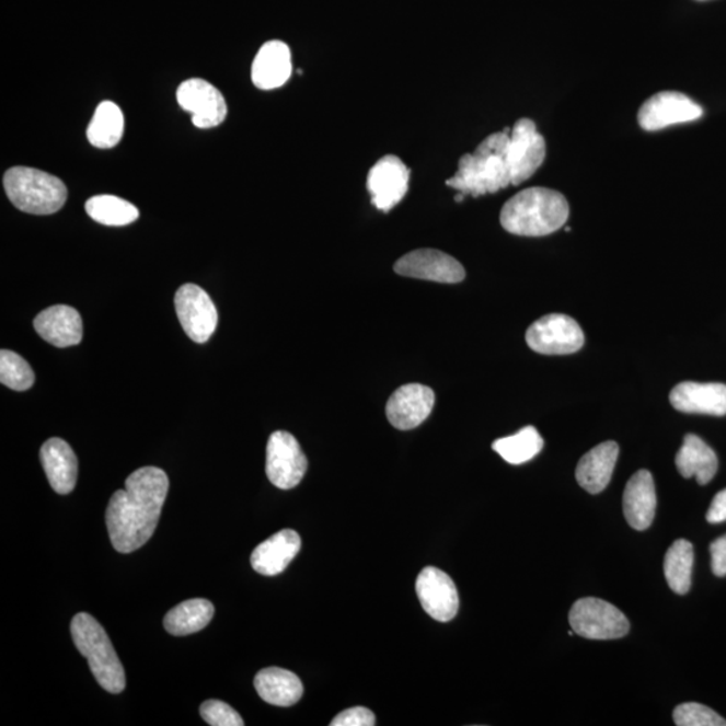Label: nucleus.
Here are the masks:
<instances>
[{
	"mask_svg": "<svg viewBox=\"0 0 726 726\" xmlns=\"http://www.w3.org/2000/svg\"><path fill=\"white\" fill-rule=\"evenodd\" d=\"M584 333L574 318L563 314L542 316L528 329L531 350L545 356H566L584 346Z\"/></svg>",
	"mask_w": 726,
	"mask_h": 726,
	"instance_id": "0eeeda50",
	"label": "nucleus"
},
{
	"mask_svg": "<svg viewBox=\"0 0 726 726\" xmlns=\"http://www.w3.org/2000/svg\"><path fill=\"white\" fill-rule=\"evenodd\" d=\"M712 571L717 577L726 576V535L719 537L711 545Z\"/></svg>",
	"mask_w": 726,
	"mask_h": 726,
	"instance_id": "f704fd0d",
	"label": "nucleus"
},
{
	"mask_svg": "<svg viewBox=\"0 0 726 726\" xmlns=\"http://www.w3.org/2000/svg\"><path fill=\"white\" fill-rule=\"evenodd\" d=\"M291 73V51L281 41L264 44L252 64L253 84L262 91H273L285 85Z\"/></svg>",
	"mask_w": 726,
	"mask_h": 726,
	"instance_id": "412c9836",
	"label": "nucleus"
},
{
	"mask_svg": "<svg viewBox=\"0 0 726 726\" xmlns=\"http://www.w3.org/2000/svg\"><path fill=\"white\" fill-rule=\"evenodd\" d=\"M706 521L713 525L726 521V488L714 497L707 510Z\"/></svg>",
	"mask_w": 726,
	"mask_h": 726,
	"instance_id": "c9c22d12",
	"label": "nucleus"
},
{
	"mask_svg": "<svg viewBox=\"0 0 726 726\" xmlns=\"http://www.w3.org/2000/svg\"><path fill=\"white\" fill-rule=\"evenodd\" d=\"M418 600L435 621L447 623L457 616L459 610V594L452 578L445 572L427 566L420 572L416 580Z\"/></svg>",
	"mask_w": 726,
	"mask_h": 726,
	"instance_id": "ddd939ff",
	"label": "nucleus"
},
{
	"mask_svg": "<svg viewBox=\"0 0 726 726\" xmlns=\"http://www.w3.org/2000/svg\"><path fill=\"white\" fill-rule=\"evenodd\" d=\"M678 726H726V722L716 712L696 702H688L676 707L672 714Z\"/></svg>",
	"mask_w": 726,
	"mask_h": 726,
	"instance_id": "2f4dec72",
	"label": "nucleus"
},
{
	"mask_svg": "<svg viewBox=\"0 0 726 726\" xmlns=\"http://www.w3.org/2000/svg\"><path fill=\"white\" fill-rule=\"evenodd\" d=\"M410 170L400 158L387 155L370 169L368 192L371 203L381 211L397 206L408 192Z\"/></svg>",
	"mask_w": 726,
	"mask_h": 726,
	"instance_id": "2eb2a0df",
	"label": "nucleus"
},
{
	"mask_svg": "<svg viewBox=\"0 0 726 726\" xmlns=\"http://www.w3.org/2000/svg\"><path fill=\"white\" fill-rule=\"evenodd\" d=\"M332 726H374L376 717L368 707L357 706L342 712L336 716Z\"/></svg>",
	"mask_w": 726,
	"mask_h": 726,
	"instance_id": "72a5a7b5",
	"label": "nucleus"
},
{
	"mask_svg": "<svg viewBox=\"0 0 726 726\" xmlns=\"http://www.w3.org/2000/svg\"><path fill=\"white\" fill-rule=\"evenodd\" d=\"M47 481L57 494L73 492L79 475V460L67 441L53 438L44 442L39 452Z\"/></svg>",
	"mask_w": 726,
	"mask_h": 726,
	"instance_id": "aec40b11",
	"label": "nucleus"
},
{
	"mask_svg": "<svg viewBox=\"0 0 726 726\" xmlns=\"http://www.w3.org/2000/svg\"><path fill=\"white\" fill-rule=\"evenodd\" d=\"M34 327L41 338L56 347L76 346L82 341V319L73 307H49L34 319Z\"/></svg>",
	"mask_w": 726,
	"mask_h": 726,
	"instance_id": "a211bd4d",
	"label": "nucleus"
},
{
	"mask_svg": "<svg viewBox=\"0 0 726 726\" xmlns=\"http://www.w3.org/2000/svg\"><path fill=\"white\" fill-rule=\"evenodd\" d=\"M70 633L100 687L112 694L122 693L126 689V672L103 625L90 613L80 612L70 624Z\"/></svg>",
	"mask_w": 726,
	"mask_h": 726,
	"instance_id": "20e7f679",
	"label": "nucleus"
},
{
	"mask_svg": "<svg viewBox=\"0 0 726 726\" xmlns=\"http://www.w3.org/2000/svg\"><path fill=\"white\" fill-rule=\"evenodd\" d=\"M701 105L680 92H659L646 100L637 112V122L645 131H659L676 124L701 119Z\"/></svg>",
	"mask_w": 726,
	"mask_h": 726,
	"instance_id": "9d476101",
	"label": "nucleus"
},
{
	"mask_svg": "<svg viewBox=\"0 0 726 726\" xmlns=\"http://www.w3.org/2000/svg\"><path fill=\"white\" fill-rule=\"evenodd\" d=\"M619 457L615 441H606L584 454L576 469V480L590 494H599L610 484Z\"/></svg>",
	"mask_w": 726,
	"mask_h": 726,
	"instance_id": "5701e85b",
	"label": "nucleus"
},
{
	"mask_svg": "<svg viewBox=\"0 0 726 726\" xmlns=\"http://www.w3.org/2000/svg\"><path fill=\"white\" fill-rule=\"evenodd\" d=\"M676 465L683 477H695L700 484L710 483L718 470V458L699 436H684L681 450L676 457Z\"/></svg>",
	"mask_w": 726,
	"mask_h": 726,
	"instance_id": "393cba45",
	"label": "nucleus"
},
{
	"mask_svg": "<svg viewBox=\"0 0 726 726\" xmlns=\"http://www.w3.org/2000/svg\"><path fill=\"white\" fill-rule=\"evenodd\" d=\"M3 185L11 204L28 215H55L68 199V188L60 178L32 168L5 171Z\"/></svg>",
	"mask_w": 726,
	"mask_h": 726,
	"instance_id": "39448f33",
	"label": "nucleus"
},
{
	"mask_svg": "<svg viewBox=\"0 0 726 726\" xmlns=\"http://www.w3.org/2000/svg\"><path fill=\"white\" fill-rule=\"evenodd\" d=\"M574 633L587 639H619L629 634L630 622L621 610L604 600L586 598L577 600L569 612Z\"/></svg>",
	"mask_w": 726,
	"mask_h": 726,
	"instance_id": "423d86ee",
	"label": "nucleus"
},
{
	"mask_svg": "<svg viewBox=\"0 0 726 726\" xmlns=\"http://www.w3.org/2000/svg\"><path fill=\"white\" fill-rule=\"evenodd\" d=\"M309 462L297 439L286 430H276L268 440L265 471L277 488L291 489L302 482Z\"/></svg>",
	"mask_w": 726,
	"mask_h": 726,
	"instance_id": "6e6552de",
	"label": "nucleus"
},
{
	"mask_svg": "<svg viewBox=\"0 0 726 726\" xmlns=\"http://www.w3.org/2000/svg\"><path fill=\"white\" fill-rule=\"evenodd\" d=\"M510 129L489 135L475 152L460 158L457 174L446 182L447 186L472 197L515 186L509 158Z\"/></svg>",
	"mask_w": 726,
	"mask_h": 726,
	"instance_id": "f03ea898",
	"label": "nucleus"
},
{
	"mask_svg": "<svg viewBox=\"0 0 726 726\" xmlns=\"http://www.w3.org/2000/svg\"><path fill=\"white\" fill-rule=\"evenodd\" d=\"M300 548H302V540L297 531L281 530L253 551L252 568L264 576L279 575L298 556Z\"/></svg>",
	"mask_w": 726,
	"mask_h": 726,
	"instance_id": "4be33fe9",
	"label": "nucleus"
},
{
	"mask_svg": "<svg viewBox=\"0 0 726 726\" xmlns=\"http://www.w3.org/2000/svg\"><path fill=\"white\" fill-rule=\"evenodd\" d=\"M395 274L413 279L448 283L454 285L464 280L463 265L445 252L418 250L408 253L394 264Z\"/></svg>",
	"mask_w": 726,
	"mask_h": 726,
	"instance_id": "4468645a",
	"label": "nucleus"
},
{
	"mask_svg": "<svg viewBox=\"0 0 726 726\" xmlns=\"http://www.w3.org/2000/svg\"><path fill=\"white\" fill-rule=\"evenodd\" d=\"M35 374L32 366L20 354L10 350L0 352V382L16 392H25L34 385Z\"/></svg>",
	"mask_w": 726,
	"mask_h": 726,
	"instance_id": "7c9ffc66",
	"label": "nucleus"
},
{
	"mask_svg": "<svg viewBox=\"0 0 726 726\" xmlns=\"http://www.w3.org/2000/svg\"><path fill=\"white\" fill-rule=\"evenodd\" d=\"M124 115L119 105L103 102L97 106L88 127L87 137L96 149H112L123 138Z\"/></svg>",
	"mask_w": 726,
	"mask_h": 726,
	"instance_id": "bb28decb",
	"label": "nucleus"
},
{
	"mask_svg": "<svg viewBox=\"0 0 726 726\" xmlns=\"http://www.w3.org/2000/svg\"><path fill=\"white\" fill-rule=\"evenodd\" d=\"M255 688L262 700L280 707L298 704L304 692L299 677L280 667H268L258 671Z\"/></svg>",
	"mask_w": 726,
	"mask_h": 726,
	"instance_id": "b1692460",
	"label": "nucleus"
},
{
	"mask_svg": "<svg viewBox=\"0 0 726 726\" xmlns=\"http://www.w3.org/2000/svg\"><path fill=\"white\" fill-rule=\"evenodd\" d=\"M176 100L183 111L192 114L194 126L200 129L220 126L228 115L222 93L203 79L183 81L176 91Z\"/></svg>",
	"mask_w": 726,
	"mask_h": 726,
	"instance_id": "9b49d317",
	"label": "nucleus"
},
{
	"mask_svg": "<svg viewBox=\"0 0 726 726\" xmlns=\"http://www.w3.org/2000/svg\"><path fill=\"white\" fill-rule=\"evenodd\" d=\"M175 311L186 335L205 344L215 334L218 312L208 292L196 285H183L175 293Z\"/></svg>",
	"mask_w": 726,
	"mask_h": 726,
	"instance_id": "1a4fd4ad",
	"label": "nucleus"
},
{
	"mask_svg": "<svg viewBox=\"0 0 726 726\" xmlns=\"http://www.w3.org/2000/svg\"><path fill=\"white\" fill-rule=\"evenodd\" d=\"M200 716L211 726H244V719L232 706L218 700L205 701L200 705Z\"/></svg>",
	"mask_w": 726,
	"mask_h": 726,
	"instance_id": "473e14b6",
	"label": "nucleus"
},
{
	"mask_svg": "<svg viewBox=\"0 0 726 726\" xmlns=\"http://www.w3.org/2000/svg\"><path fill=\"white\" fill-rule=\"evenodd\" d=\"M169 487L166 472L143 468L127 477L126 488L112 495L105 522L117 552L132 553L149 542L155 533Z\"/></svg>",
	"mask_w": 726,
	"mask_h": 726,
	"instance_id": "f257e3e1",
	"label": "nucleus"
},
{
	"mask_svg": "<svg viewBox=\"0 0 726 726\" xmlns=\"http://www.w3.org/2000/svg\"><path fill=\"white\" fill-rule=\"evenodd\" d=\"M435 405V392L422 383L397 389L387 404L389 423L400 430H410L427 420Z\"/></svg>",
	"mask_w": 726,
	"mask_h": 726,
	"instance_id": "dca6fc26",
	"label": "nucleus"
},
{
	"mask_svg": "<svg viewBox=\"0 0 726 726\" xmlns=\"http://www.w3.org/2000/svg\"><path fill=\"white\" fill-rule=\"evenodd\" d=\"M215 616V606L206 599H192L173 608L164 616V629L175 636H185L204 630Z\"/></svg>",
	"mask_w": 726,
	"mask_h": 726,
	"instance_id": "a878e982",
	"label": "nucleus"
},
{
	"mask_svg": "<svg viewBox=\"0 0 726 726\" xmlns=\"http://www.w3.org/2000/svg\"><path fill=\"white\" fill-rule=\"evenodd\" d=\"M657 510V493L650 471L641 470L631 476L623 495V511L631 528L646 530L652 527Z\"/></svg>",
	"mask_w": 726,
	"mask_h": 726,
	"instance_id": "6ab92c4d",
	"label": "nucleus"
},
{
	"mask_svg": "<svg viewBox=\"0 0 726 726\" xmlns=\"http://www.w3.org/2000/svg\"><path fill=\"white\" fill-rule=\"evenodd\" d=\"M670 403L675 410L699 415H726V385L724 383L681 382L672 389Z\"/></svg>",
	"mask_w": 726,
	"mask_h": 726,
	"instance_id": "f3484780",
	"label": "nucleus"
},
{
	"mask_svg": "<svg viewBox=\"0 0 726 726\" xmlns=\"http://www.w3.org/2000/svg\"><path fill=\"white\" fill-rule=\"evenodd\" d=\"M544 448V439L534 427H525L519 433L493 442V450L510 464H523Z\"/></svg>",
	"mask_w": 726,
	"mask_h": 726,
	"instance_id": "c756f323",
	"label": "nucleus"
},
{
	"mask_svg": "<svg viewBox=\"0 0 726 726\" xmlns=\"http://www.w3.org/2000/svg\"><path fill=\"white\" fill-rule=\"evenodd\" d=\"M569 204L563 194L546 187H530L507 200L500 211L506 232L523 238H542L563 228Z\"/></svg>",
	"mask_w": 726,
	"mask_h": 726,
	"instance_id": "7ed1b4c3",
	"label": "nucleus"
},
{
	"mask_svg": "<svg viewBox=\"0 0 726 726\" xmlns=\"http://www.w3.org/2000/svg\"><path fill=\"white\" fill-rule=\"evenodd\" d=\"M85 210L93 221L106 227H126L139 218L137 206L108 194L88 199Z\"/></svg>",
	"mask_w": 726,
	"mask_h": 726,
	"instance_id": "c85d7f7f",
	"label": "nucleus"
},
{
	"mask_svg": "<svg viewBox=\"0 0 726 726\" xmlns=\"http://www.w3.org/2000/svg\"><path fill=\"white\" fill-rule=\"evenodd\" d=\"M546 143L535 123L519 119L510 129L509 158L515 186L528 181L544 163Z\"/></svg>",
	"mask_w": 726,
	"mask_h": 726,
	"instance_id": "f8f14e48",
	"label": "nucleus"
},
{
	"mask_svg": "<svg viewBox=\"0 0 726 726\" xmlns=\"http://www.w3.org/2000/svg\"><path fill=\"white\" fill-rule=\"evenodd\" d=\"M694 548L692 542L677 540L665 556V577L672 592L688 594L692 586Z\"/></svg>",
	"mask_w": 726,
	"mask_h": 726,
	"instance_id": "cd10ccee",
	"label": "nucleus"
}]
</instances>
